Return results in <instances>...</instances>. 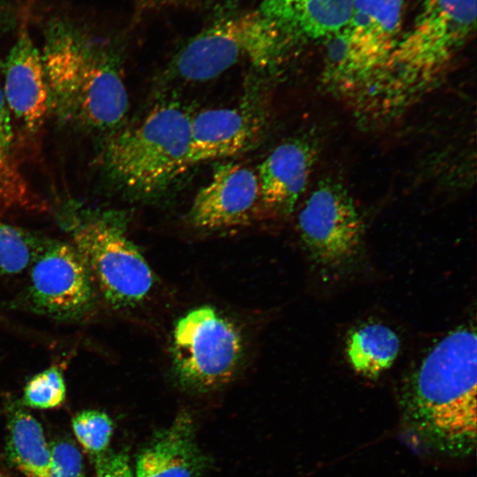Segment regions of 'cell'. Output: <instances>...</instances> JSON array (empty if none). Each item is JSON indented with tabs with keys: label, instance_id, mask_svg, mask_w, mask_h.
Wrapping results in <instances>:
<instances>
[{
	"label": "cell",
	"instance_id": "6da1fadb",
	"mask_svg": "<svg viewBox=\"0 0 477 477\" xmlns=\"http://www.w3.org/2000/svg\"><path fill=\"white\" fill-rule=\"evenodd\" d=\"M42 57L49 110L59 123L104 137L124 125L129 100L118 57L72 21L54 18Z\"/></svg>",
	"mask_w": 477,
	"mask_h": 477
},
{
	"label": "cell",
	"instance_id": "7a4b0ae2",
	"mask_svg": "<svg viewBox=\"0 0 477 477\" xmlns=\"http://www.w3.org/2000/svg\"><path fill=\"white\" fill-rule=\"evenodd\" d=\"M476 350L473 329L449 332L406 378L405 419L427 445L451 456L468 454L476 441Z\"/></svg>",
	"mask_w": 477,
	"mask_h": 477
},
{
	"label": "cell",
	"instance_id": "3957f363",
	"mask_svg": "<svg viewBox=\"0 0 477 477\" xmlns=\"http://www.w3.org/2000/svg\"><path fill=\"white\" fill-rule=\"evenodd\" d=\"M191 119L177 102L157 103L138 123L104 137L99 155L102 173L137 198L165 190L188 170Z\"/></svg>",
	"mask_w": 477,
	"mask_h": 477
},
{
	"label": "cell",
	"instance_id": "277c9868",
	"mask_svg": "<svg viewBox=\"0 0 477 477\" xmlns=\"http://www.w3.org/2000/svg\"><path fill=\"white\" fill-rule=\"evenodd\" d=\"M67 211L72 244L106 302L116 309L143 302L153 287L154 276L127 235L124 215L74 205Z\"/></svg>",
	"mask_w": 477,
	"mask_h": 477
},
{
	"label": "cell",
	"instance_id": "5b68a950",
	"mask_svg": "<svg viewBox=\"0 0 477 477\" xmlns=\"http://www.w3.org/2000/svg\"><path fill=\"white\" fill-rule=\"evenodd\" d=\"M289 40L259 10L223 18L190 39L174 56L170 70L191 82L210 80L240 60L259 68L278 60Z\"/></svg>",
	"mask_w": 477,
	"mask_h": 477
},
{
	"label": "cell",
	"instance_id": "8992f818",
	"mask_svg": "<svg viewBox=\"0 0 477 477\" xmlns=\"http://www.w3.org/2000/svg\"><path fill=\"white\" fill-rule=\"evenodd\" d=\"M475 24L476 0H420L411 26L379 72L401 86L430 80L468 42Z\"/></svg>",
	"mask_w": 477,
	"mask_h": 477
},
{
	"label": "cell",
	"instance_id": "52a82bcc",
	"mask_svg": "<svg viewBox=\"0 0 477 477\" xmlns=\"http://www.w3.org/2000/svg\"><path fill=\"white\" fill-rule=\"evenodd\" d=\"M172 343L175 376L182 387L196 392L228 383L243 354L238 329L208 306L189 311L177 322Z\"/></svg>",
	"mask_w": 477,
	"mask_h": 477
},
{
	"label": "cell",
	"instance_id": "ba28073f",
	"mask_svg": "<svg viewBox=\"0 0 477 477\" xmlns=\"http://www.w3.org/2000/svg\"><path fill=\"white\" fill-rule=\"evenodd\" d=\"M300 239L312 261L339 272L359 257L364 221L345 186L328 178L319 182L298 216Z\"/></svg>",
	"mask_w": 477,
	"mask_h": 477
},
{
	"label": "cell",
	"instance_id": "9c48e42d",
	"mask_svg": "<svg viewBox=\"0 0 477 477\" xmlns=\"http://www.w3.org/2000/svg\"><path fill=\"white\" fill-rule=\"evenodd\" d=\"M405 0H354L336 38L337 53L326 76L339 84L361 81L380 72L401 36Z\"/></svg>",
	"mask_w": 477,
	"mask_h": 477
},
{
	"label": "cell",
	"instance_id": "30bf717a",
	"mask_svg": "<svg viewBox=\"0 0 477 477\" xmlns=\"http://www.w3.org/2000/svg\"><path fill=\"white\" fill-rule=\"evenodd\" d=\"M31 266L28 298L36 312L58 320H76L92 309L94 284L72 243L43 242Z\"/></svg>",
	"mask_w": 477,
	"mask_h": 477
},
{
	"label": "cell",
	"instance_id": "8fae6325",
	"mask_svg": "<svg viewBox=\"0 0 477 477\" xmlns=\"http://www.w3.org/2000/svg\"><path fill=\"white\" fill-rule=\"evenodd\" d=\"M261 218L257 173L235 162L216 165L187 212L193 227L208 231L243 226Z\"/></svg>",
	"mask_w": 477,
	"mask_h": 477
},
{
	"label": "cell",
	"instance_id": "7c38bea8",
	"mask_svg": "<svg viewBox=\"0 0 477 477\" xmlns=\"http://www.w3.org/2000/svg\"><path fill=\"white\" fill-rule=\"evenodd\" d=\"M23 24L8 54L0 64L6 104L20 126L37 133L50 113L49 88L42 54Z\"/></svg>",
	"mask_w": 477,
	"mask_h": 477
},
{
	"label": "cell",
	"instance_id": "4fadbf2b",
	"mask_svg": "<svg viewBox=\"0 0 477 477\" xmlns=\"http://www.w3.org/2000/svg\"><path fill=\"white\" fill-rule=\"evenodd\" d=\"M317 154L314 140L303 136L281 143L262 161L257 172L261 218H284L293 212Z\"/></svg>",
	"mask_w": 477,
	"mask_h": 477
},
{
	"label": "cell",
	"instance_id": "5bb4252c",
	"mask_svg": "<svg viewBox=\"0 0 477 477\" xmlns=\"http://www.w3.org/2000/svg\"><path fill=\"white\" fill-rule=\"evenodd\" d=\"M258 113L246 105L201 110L192 116L188 169L253 148L262 128Z\"/></svg>",
	"mask_w": 477,
	"mask_h": 477
},
{
	"label": "cell",
	"instance_id": "9a60e30c",
	"mask_svg": "<svg viewBox=\"0 0 477 477\" xmlns=\"http://www.w3.org/2000/svg\"><path fill=\"white\" fill-rule=\"evenodd\" d=\"M208 458L200 448L194 421L183 412L156 431L136 458L135 477H202Z\"/></svg>",
	"mask_w": 477,
	"mask_h": 477
},
{
	"label": "cell",
	"instance_id": "2e32d148",
	"mask_svg": "<svg viewBox=\"0 0 477 477\" xmlns=\"http://www.w3.org/2000/svg\"><path fill=\"white\" fill-rule=\"evenodd\" d=\"M354 0H261L259 11L289 41L332 39L348 20Z\"/></svg>",
	"mask_w": 477,
	"mask_h": 477
},
{
	"label": "cell",
	"instance_id": "e0dca14e",
	"mask_svg": "<svg viewBox=\"0 0 477 477\" xmlns=\"http://www.w3.org/2000/svg\"><path fill=\"white\" fill-rule=\"evenodd\" d=\"M6 454L26 477H49L52 456L41 423L22 409L11 413L7 425Z\"/></svg>",
	"mask_w": 477,
	"mask_h": 477
},
{
	"label": "cell",
	"instance_id": "ac0fdd59",
	"mask_svg": "<svg viewBox=\"0 0 477 477\" xmlns=\"http://www.w3.org/2000/svg\"><path fill=\"white\" fill-rule=\"evenodd\" d=\"M400 349V340L390 327L369 322L348 336L345 354L352 368L368 379H375L390 367Z\"/></svg>",
	"mask_w": 477,
	"mask_h": 477
},
{
	"label": "cell",
	"instance_id": "d6986e66",
	"mask_svg": "<svg viewBox=\"0 0 477 477\" xmlns=\"http://www.w3.org/2000/svg\"><path fill=\"white\" fill-rule=\"evenodd\" d=\"M11 113L0 87V208H34L40 203L19 170L13 153Z\"/></svg>",
	"mask_w": 477,
	"mask_h": 477
},
{
	"label": "cell",
	"instance_id": "ffe728a7",
	"mask_svg": "<svg viewBox=\"0 0 477 477\" xmlns=\"http://www.w3.org/2000/svg\"><path fill=\"white\" fill-rule=\"evenodd\" d=\"M42 244L30 232L0 221V273H20L32 263Z\"/></svg>",
	"mask_w": 477,
	"mask_h": 477
},
{
	"label": "cell",
	"instance_id": "44dd1931",
	"mask_svg": "<svg viewBox=\"0 0 477 477\" xmlns=\"http://www.w3.org/2000/svg\"><path fill=\"white\" fill-rule=\"evenodd\" d=\"M72 427L81 446L94 458L108 450L114 425L108 414L97 410H84L77 413Z\"/></svg>",
	"mask_w": 477,
	"mask_h": 477
},
{
	"label": "cell",
	"instance_id": "7402d4cb",
	"mask_svg": "<svg viewBox=\"0 0 477 477\" xmlns=\"http://www.w3.org/2000/svg\"><path fill=\"white\" fill-rule=\"evenodd\" d=\"M66 397L63 372L58 366H51L34 375L26 384L24 405L36 409L60 406Z\"/></svg>",
	"mask_w": 477,
	"mask_h": 477
},
{
	"label": "cell",
	"instance_id": "603a6c76",
	"mask_svg": "<svg viewBox=\"0 0 477 477\" xmlns=\"http://www.w3.org/2000/svg\"><path fill=\"white\" fill-rule=\"evenodd\" d=\"M52 465L49 477H85L82 456L70 439L50 444Z\"/></svg>",
	"mask_w": 477,
	"mask_h": 477
},
{
	"label": "cell",
	"instance_id": "cb8c5ba5",
	"mask_svg": "<svg viewBox=\"0 0 477 477\" xmlns=\"http://www.w3.org/2000/svg\"><path fill=\"white\" fill-rule=\"evenodd\" d=\"M95 477H135L126 450L106 451L95 458Z\"/></svg>",
	"mask_w": 477,
	"mask_h": 477
},
{
	"label": "cell",
	"instance_id": "d4e9b609",
	"mask_svg": "<svg viewBox=\"0 0 477 477\" xmlns=\"http://www.w3.org/2000/svg\"><path fill=\"white\" fill-rule=\"evenodd\" d=\"M144 6H161L172 4H180L181 0H137Z\"/></svg>",
	"mask_w": 477,
	"mask_h": 477
},
{
	"label": "cell",
	"instance_id": "484cf974",
	"mask_svg": "<svg viewBox=\"0 0 477 477\" xmlns=\"http://www.w3.org/2000/svg\"><path fill=\"white\" fill-rule=\"evenodd\" d=\"M0 477H8V476H6L5 474L0 473Z\"/></svg>",
	"mask_w": 477,
	"mask_h": 477
}]
</instances>
